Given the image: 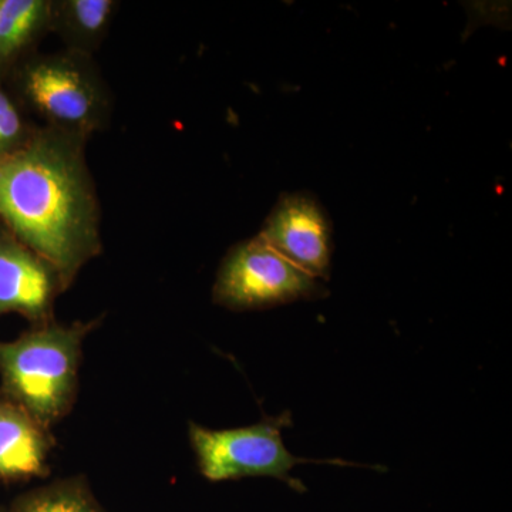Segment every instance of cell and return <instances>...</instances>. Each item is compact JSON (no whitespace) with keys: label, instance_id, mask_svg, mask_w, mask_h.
<instances>
[{"label":"cell","instance_id":"obj_6","mask_svg":"<svg viewBox=\"0 0 512 512\" xmlns=\"http://www.w3.org/2000/svg\"><path fill=\"white\" fill-rule=\"evenodd\" d=\"M258 235L306 274L318 281H328L330 278L332 220L312 192H284L269 212Z\"/></svg>","mask_w":512,"mask_h":512},{"label":"cell","instance_id":"obj_5","mask_svg":"<svg viewBox=\"0 0 512 512\" xmlns=\"http://www.w3.org/2000/svg\"><path fill=\"white\" fill-rule=\"evenodd\" d=\"M318 279L306 274L264 239H245L229 249L218 269L212 301L229 311H262L328 296Z\"/></svg>","mask_w":512,"mask_h":512},{"label":"cell","instance_id":"obj_8","mask_svg":"<svg viewBox=\"0 0 512 512\" xmlns=\"http://www.w3.org/2000/svg\"><path fill=\"white\" fill-rule=\"evenodd\" d=\"M53 447L50 429L0 394V481L49 476Z\"/></svg>","mask_w":512,"mask_h":512},{"label":"cell","instance_id":"obj_13","mask_svg":"<svg viewBox=\"0 0 512 512\" xmlns=\"http://www.w3.org/2000/svg\"><path fill=\"white\" fill-rule=\"evenodd\" d=\"M0 512H9L8 510H0Z\"/></svg>","mask_w":512,"mask_h":512},{"label":"cell","instance_id":"obj_10","mask_svg":"<svg viewBox=\"0 0 512 512\" xmlns=\"http://www.w3.org/2000/svg\"><path fill=\"white\" fill-rule=\"evenodd\" d=\"M120 3L116 0H52L50 32L66 50L93 56L106 39Z\"/></svg>","mask_w":512,"mask_h":512},{"label":"cell","instance_id":"obj_1","mask_svg":"<svg viewBox=\"0 0 512 512\" xmlns=\"http://www.w3.org/2000/svg\"><path fill=\"white\" fill-rule=\"evenodd\" d=\"M86 143L39 126L25 147L0 160V221L55 268L64 292L103 249Z\"/></svg>","mask_w":512,"mask_h":512},{"label":"cell","instance_id":"obj_3","mask_svg":"<svg viewBox=\"0 0 512 512\" xmlns=\"http://www.w3.org/2000/svg\"><path fill=\"white\" fill-rule=\"evenodd\" d=\"M13 74L16 99L43 121L40 127L87 141L109 126L113 100L93 56L35 53Z\"/></svg>","mask_w":512,"mask_h":512},{"label":"cell","instance_id":"obj_11","mask_svg":"<svg viewBox=\"0 0 512 512\" xmlns=\"http://www.w3.org/2000/svg\"><path fill=\"white\" fill-rule=\"evenodd\" d=\"M9 512H106L83 477L66 478L20 495Z\"/></svg>","mask_w":512,"mask_h":512},{"label":"cell","instance_id":"obj_2","mask_svg":"<svg viewBox=\"0 0 512 512\" xmlns=\"http://www.w3.org/2000/svg\"><path fill=\"white\" fill-rule=\"evenodd\" d=\"M101 318L33 326L13 342H0L2 394L50 429L76 402L84 339Z\"/></svg>","mask_w":512,"mask_h":512},{"label":"cell","instance_id":"obj_4","mask_svg":"<svg viewBox=\"0 0 512 512\" xmlns=\"http://www.w3.org/2000/svg\"><path fill=\"white\" fill-rule=\"evenodd\" d=\"M289 426H292V414L285 412L238 429L211 430L190 423L188 434L202 476L215 483L269 477L284 481L292 490L303 493L305 485L291 476L293 467L309 463L356 466L342 460L293 456L282 439V430Z\"/></svg>","mask_w":512,"mask_h":512},{"label":"cell","instance_id":"obj_9","mask_svg":"<svg viewBox=\"0 0 512 512\" xmlns=\"http://www.w3.org/2000/svg\"><path fill=\"white\" fill-rule=\"evenodd\" d=\"M50 19L52 0H0V77L35 55Z\"/></svg>","mask_w":512,"mask_h":512},{"label":"cell","instance_id":"obj_7","mask_svg":"<svg viewBox=\"0 0 512 512\" xmlns=\"http://www.w3.org/2000/svg\"><path fill=\"white\" fill-rule=\"evenodd\" d=\"M63 292L55 268L0 221V316L19 313L33 326L47 325Z\"/></svg>","mask_w":512,"mask_h":512},{"label":"cell","instance_id":"obj_12","mask_svg":"<svg viewBox=\"0 0 512 512\" xmlns=\"http://www.w3.org/2000/svg\"><path fill=\"white\" fill-rule=\"evenodd\" d=\"M39 126L26 116L22 104L3 86L0 77V160L15 154L35 136Z\"/></svg>","mask_w":512,"mask_h":512}]
</instances>
